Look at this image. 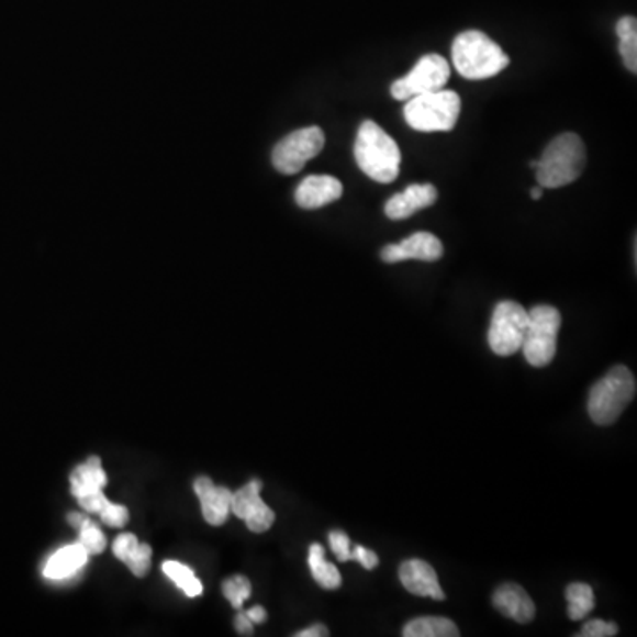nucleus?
<instances>
[{
    "label": "nucleus",
    "mask_w": 637,
    "mask_h": 637,
    "mask_svg": "<svg viewBox=\"0 0 637 637\" xmlns=\"http://www.w3.org/2000/svg\"><path fill=\"white\" fill-rule=\"evenodd\" d=\"M586 165V149L584 142L575 133H563L546 147L540 159L532 161L533 169L537 170L538 187H567L578 181Z\"/></svg>",
    "instance_id": "nucleus-1"
},
{
    "label": "nucleus",
    "mask_w": 637,
    "mask_h": 637,
    "mask_svg": "<svg viewBox=\"0 0 637 637\" xmlns=\"http://www.w3.org/2000/svg\"><path fill=\"white\" fill-rule=\"evenodd\" d=\"M356 164L373 181H395L401 172L402 155L396 142L378 123L365 121L355 142Z\"/></svg>",
    "instance_id": "nucleus-2"
},
{
    "label": "nucleus",
    "mask_w": 637,
    "mask_h": 637,
    "mask_svg": "<svg viewBox=\"0 0 637 637\" xmlns=\"http://www.w3.org/2000/svg\"><path fill=\"white\" fill-rule=\"evenodd\" d=\"M451 60L460 77L468 80L496 77L510 64L503 48L480 31L460 32L451 45Z\"/></svg>",
    "instance_id": "nucleus-3"
},
{
    "label": "nucleus",
    "mask_w": 637,
    "mask_h": 637,
    "mask_svg": "<svg viewBox=\"0 0 637 637\" xmlns=\"http://www.w3.org/2000/svg\"><path fill=\"white\" fill-rule=\"evenodd\" d=\"M636 396V378L624 367L616 365L596 381L588 396V413L596 425L615 424L627 405Z\"/></svg>",
    "instance_id": "nucleus-4"
},
{
    "label": "nucleus",
    "mask_w": 637,
    "mask_h": 637,
    "mask_svg": "<svg viewBox=\"0 0 637 637\" xmlns=\"http://www.w3.org/2000/svg\"><path fill=\"white\" fill-rule=\"evenodd\" d=\"M462 103L457 92L442 91L414 96L404 107L405 123L422 133L450 132L460 118Z\"/></svg>",
    "instance_id": "nucleus-5"
},
{
    "label": "nucleus",
    "mask_w": 637,
    "mask_h": 637,
    "mask_svg": "<svg viewBox=\"0 0 637 637\" xmlns=\"http://www.w3.org/2000/svg\"><path fill=\"white\" fill-rule=\"evenodd\" d=\"M560 328V310L551 305H538L529 310L528 329L521 349L532 367H547L555 360Z\"/></svg>",
    "instance_id": "nucleus-6"
},
{
    "label": "nucleus",
    "mask_w": 637,
    "mask_h": 637,
    "mask_svg": "<svg viewBox=\"0 0 637 637\" xmlns=\"http://www.w3.org/2000/svg\"><path fill=\"white\" fill-rule=\"evenodd\" d=\"M528 329V310L517 301H500L492 312L488 340L492 353L512 356L523 347Z\"/></svg>",
    "instance_id": "nucleus-7"
},
{
    "label": "nucleus",
    "mask_w": 637,
    "mask_h": 637,
    "mask_svg": "<svg viewBox=\"0 0 637 637\" xmlns=\"http://www.w3.org/2000/svg\"><path fill=\"white\" fill-rule=\"evenodd\" d=\"M450 80V64L437 54L424 55L410 74L399 78L390 87L393 98L407 101L414 96L442 91Z\"/></svg>",
    "instance_id": "nucleus-8"
},
{
    "label": "nucleus",
    "mask_w": 637,
    "mask_h": 637,
    "mask_svg": "<svg viewBox=\"0 0 637 637\" xmlns=\"http://www.w3.org/2000/svg\"><path fill=\"white\" fill-rule=\"evenodd\" d=\"M324 133L318 126L301 127L297 132L289 133L287 137L278 142L275 146L273 159L275 169L286 176L303 170L310 159L323 150Z\"/></svg>",
    "instance_id": "nucleus-9"
},
{
    "label": "nucleus",
    "mask_w": 637,
    "mask_h": 637,
    "mask_svg": "<svg viewBox=\"0 0 637 637\" xmlns=\"http://www.w3.org/2000/svg\"><path fill=\"white\" fill-rule=\"evenodd\" d=\"M260 489H262V482L252 480L250 483H246L245 488L233 492V503H231V512L245 521L248 529L254 533L268 532L275 523V512L260 498Z\"/></svg>",
    "instance_id": "nucleus-10"
},
{
    "label": "nucleus",
    "mask_w": 637,
    "mask_h": 637,
    "mask_svg": "<svg viewBox=\"0 0 637 637\" xmlns=\"http://www.w3.org/2000/svg\"><path fill=\"white\" fill-rule=\"evenodd\" d=\"M443 257V243L431 233H414L396 245H387L381 250V259L387 265H396L404 260H425L434 262Z\"/></svg>",
    "instance_id": "nucleus-11"
},
{
    "label": "nucleus",
    "mask_w": 637,
    "mask_h": 637,
    "mask_svg": "<svg viewBox=\"0 0 637 637\" xmlns=\"http://www.w3.org/2000/svg\"><path fill=\"white\" fill-rule=\"evenodd\" d=\"M399 579H401L402 586L413 595L425 596V599H433V601L445 599V592L439 584L436 570L427 561L416 560V558L404 561L399 569Z\"/></svg>",
    "instance_id": "nucleus-12"
},
{
    "label": "nucleus",
    "mask_w": 637,
    "mask_h": 637,
    "mask_svg": "<svg viewBox=\"0 0 637 637\" xmlns=\"http://www.w3.org/2000/svg\"><path fill=\"white\" fill-rule=\"evenodd\" d=\"M342 193H344V187H342V182L337 178H333V176H309V178L300 182V187L294 193V199H297V204L303 210H318V208H324V205L338 201Z\"/></svg>",
    "instance_id": "nucleus-13"
},
{
    "label": "nucleus",
    "mask_w": 637,
    "mask_h": 637,
    "mask_svg": "<svg viewBox=\"0 0 637 637\" xmlns=\"http://www.w3.org/2000/svg\"><path fill=\"white\" fill-rule=\"evenodd\" d=\"M437 190L434 185H410L401 193L395 195L384 205V213L388 219L407 220L413 216L416 211L427 210L436 202Z\"/></svg>",
    "instance_id": "nucleus-14"
},
{
    "label": "nucleus",
    "mask_w": 637,
    "mask_h": 637,
    "mask_svg": "<svg viewBox=\"0 0 637 637\" xmlns=\"http://www.w3.org/2000/svg\"><path fill=\"white\" fill-rule=\"evenodd\" d=\"M197 496L201 500L202 514L211 526H222L231 514V503H233V492L227 488H216L213 480L208 477L197 478Z\"/></svg>",
    "instance_id": "nucleus-15"
},
{
    "label": "nucleus",
    "mask_w": 637,
    "mask_h": 637,
    "mask_svg": "<svg viewBox=\"0 0 637 637\" xmlns=\"http://www.w3.org/2000/svg\"><path fill=\"white\" fill-rule=\"evenodd\" d=\"M492 604L501 615L514 619L517 624H529L537 613L532 596L523 586L514 583L501 584L492 595Z\"/></svg>",
    "instance_id": "nucleus-16"
},
{
    "label": "nucleus",
    "mask_w": 637,
    "mask_h": 637,
    "mask_svg": "<svg viewBox=\"0 0 637 637\" xmlns=\"http://www.w3.org/2000/svg\"><path fill=\"white\" fill-rule=\"evenodd\" d=\"M87 560H89V552L83 549L80 541L69 544L51 556V560L46 561L43 569V575L54 581H63L80 572L86 567Z\"/></svg>",
    "instance_id": "nucleus-17"
},
{
    "label": "nucleus",
    "mask_w": 637,
    "mask_h": 637,
    "mask_svg": "<svg viewBox=\"0 0 637 637\" xmlns=\"http://www.w3.org/2000/svg\"><path fill=\"white\" fill-rule=\"evenodd\" d=\"M69 480H71V492L77 500L91 492L103 491L107 485V474L101 468L100 457L87 459L86 465L75 469Z\"/></svg>",
    "instance_id": "nucleus-18"
},
{
    "label": "nucleus",
    "mask_w": 637,
    "mask_h": 637,
    "mask_svg": "<svg viewBox=\"0 0 637 637\" xmlns=\"http://www.w3.org/2000/svg\"><path fill=\"white\" fill-rule=\"evenodd\" d=\"M459 634L457 625L443 616H422V618L411 619L402 630V636L405 637H457Z\"/></svg>",
    "instance_id": "nucleus-19"
},
{
    "label": "nucleus",
    "mask_w": 637,
    "mask_h": 637,
    "mask_svg": "<svg viewBox=\"0 0 637 637\" xmlns=\"http://www.w3.org/2000/svg\"><path fill=\"white\" fill-rule=\"evenodd\" d=\"M309 567L315 581H317L324 590H337V588H340V572H338L335 565L326 561V558H324L323 546H318V544H312V546H310Z\"/></svg>",
    "instance_id": "nucleus-20"
},
{
    "label": "nucleus",
    "mask_w": 637,
    "mask_h": 637,
    "mask_svg": "<svg viewBox=\"0 0 637 637\" xmlns=\"http://www.w3.org/2000/svg\"><path fill=\"white\" fill-rule=\"evenodd\" d=\"M616 34L619 37V54L624 57L628 71L637 74V20L624 16L616 23Z\"/></svg>",
    "instance_id": "nucleus-21"
},
{
    "label": "nucleus",
    "mask_w": 637,
    "mask_h": 637,
    "mask_svg": "<svg viewBox=\"0 0 637 637\" xmlns=\"http://www.w3.org/2000/svg\"><path fill=\"white\" fill-rule=\"evenodd\" d=\"M567 602H569V618L573 622L583 619L588 613H592L595 607V595H593L592 586L584 583H572L565 592Z\"/></svg>",
    "instance_id": "nucleus-22"
},
{
    "label": "nucleus",
    "mask_w": 637,
    "mask_h": 637,
    "mask_svg": "<svg viewBox=\"0 0 637 637\" xmlns=\"http://www.w3.org/2000/svg\"><path fill=\"white\" fill-rule=\"evenodd\" d=\"M164 572L181 588L188 596H199L202 593V583L195 578L193 570L178 561H165Z\"/></svg>",
    "instance_id": "nucleus-23"
},
{
    "label": "nucleus",
    "mask_w": 637,
    "mask_h": 637,
    "mask_svg": "<svg viewBox=\"0 0 637 637\" xmlns=\"http://www.w3.org/2000/svg\"><path fill=\"white\" fill-rule=\"evenodd\" d=\"M223 595L227 599L233 607L242 610L246 599H250L252 584L245 575H234L223 583Z\"/></svg>",
    "instance_id": "nucleus-24"
},
{
    "label": "nucleus",
    "mask_w": 637,
    "mask_h": 637,
    "mask_svg": "<svg viewBox=\"0 0 637 637\" xmlns=\"http://www.w3.org/2000/svg\"><path fill=\"white\" fill-rule=\"evenodd\" d=\"M80 532V544H82L83 549L91 555H101L105 551L107 538L98 526L92 523L91 519H87L86 523L78 528Z\"/></svg>",
    "instance_id": "nucleus-25"
},
{
    "label": "nucleus",
    "mask_w": 637,
    "mask_h": 637,
    "mask_svg": "<svg viewBox=\"0 0 637 637\" xmlns=\"http://www.w3.org/2000/svg\"><path fill=\"white\" fill-rule=\"evenodd\" d=\"M150 556H153V549H150L147 544H138V546L135 547V551L127 556V560L124 561V563L130 567V570H132L137 578H144L150 569Z\"/></svg>",
    "instance_id": "nucleus-26"
},
{
    "label": "nucleus",
    "mask_w": 637,
    "mask_h": 637,
    "mask_svg": "<svg viewBox=\"0 0 637 637\" xmlns=\"http://www.w3.org/2000/svg\"><path fill=\"white\" fill-rule=\"evenodd\" d=\"M98 515L110 528H123L124 524L127 523V517H130L126 506L115 505V503H110V501Z\"/></svg>",
    "instance_id": "nucleus-27"
},
{
    "label": "nucleus",
    "mask_w": 637,
    "mask_h": 637,
    "mask_svg": "<svg viewBox=\"0 0 637 637\" xmlns=\"http://www.w3.org/2000/svg\"><path fill=\"white\" fill-rule=\"evenodd\" d=\"M618 634V627L616 624H611V622H604V619H590L581 628V633L578 636L581 637H611Z\"/></svg>",
    "instance_id": "nucleus-28"
},
{
    "label": "nucleus",
    "mask_w": 637,
    "mask_h": 637,
    "mask_svg": "<svg viewBox=\"0 0 637 637\" xmlns=\"http://www.w3.org/2000/svg\"><path fill=\"white\" fill-rule=\"evenodd\" d=\"M328 540L329 546H332V551L335 552L338 560H353V556H350V540L346 533L340 532V529H335V532L329 533Z\"/></svg>",
    "instance_id": "nucleus-29"
},
{
    "label": "nucleus",
    "mask_w": 637,
    "mask_h": 637,
    "mask_svg": "<svg viewBox=\"0 0 637 637\" xmlns=\"http://www.w3.org/2000/svg\"><path fill=\"white\" fill-rule=\"evenodd\" d=\"M138 546V540L132 533H123L119 535L114 541V555L118 556L119 560L126 561L127 556L135 551V547Z\"/></svg>",
    "instance_id": "nucleus-30"
},
{
    "label": "nucleus",
    "mask_w": 637,
    "mask_h": 637,
    "mask_svg": "<svg viewBox=\"0 0 637 637\" xmlns=\"http://www.w3.org/2000/svg\"><path fill=\"white\" fill-rule=\"evenodd\" d=\"M78 503H80V506H82L86 512H89V514H100L101 510H103V506L109 503V500H107L103 491H98L91 492V494H86V496L78 498Z\"/></svg>",
    "instance_id": "nucleus-31"
},
{
    "label": "nucleus",
    "mask_w": 637,
    "mask_h": 637,
    "mask_svg": "<svg viewBox=\"0 0 637 637\" xmlns=\"http://www.w3.org/2000/svg\"><path fill=\"white\" fill-rule=\"evenodd\" d=\"M350 556H353V560L358 561V563L367 570H373L379 565L378 555L364 546H356L355 549L350 551Z\"/></svg>",
    "instance_id": "nucleus-32"
},
{
    "label": "nucleus",
    "mask_w": 637,
    "mask_h": 637,
    "mask_svg": "<svg viewBox=\"0 0 637 637\" xmlns=\"http://www.w3.org/2000/svg\"><path fill=\"white\" fill-rule=\"evenodd\" d=\"M234 625H236V630L242 634V636H252V634H254V624H252L250 618H248L245 613H239V615L236 616Z\"/></svg>",
    "instance_id": "nucleus-33"
},
{
    "label": "nucleus",
    "mask_w": 637,
    "mask_h": 637,
    "mask_svg": "<svg viewBox=\"0 0 637 637\" xmlns=\"http://www.w3.org/2000/svg\"><path fill=\"white\" fill-rule=\"evenodd\" d=\"M245 615L250 618L252 624H265L266 619H268V613L260 605H255L252 610L246 611Z\"/></svg>",
    "instance_id": "nucleus-34"
},
{
    "label": "nucleus",
    "mask_w": 637,
    "mask_h": 637,
    "mask_svg": "<svg viewBox=\"0 0 637 637\" xmlns=\"http://www.w3.org/2000/svg\"><path fill=\"white\" fill-rule=\"evenodd\" d=\"M328 634V628L324 627V625H312V627L298 633L297 637H326Z\"/></svg>",
    "instance_id": "nucleus-35"
},
{
    "label": "nucleus",
    "mask_w": 637,
    "mask_h": 637,
    "mask_svg": "<svg viewBox=\"0 0 637 637\" xmlns=\"http://www.w3.org/2000/svg\"><path fill=\"white\" fill-rule=\"evenodd\" d=\"M89 519V517H86V515L82 514H69L68 515V523L71 524V526H74V528H80V526H82L83 523H86V521Z\"/></svg>",
    "instance_id": "nucleus-36"
},
{
    "label": "nucleus",
    "mask_w": 637,
    "mask_h": 637,
    "mask_svg": "<svg viewBox=\"0 0 637 637\" xmlns=\"http://www.w3.org/2000/svg\"><path fill=\"white\" fill-rule=\"evenodd\" d=\"M541 191H544V188L541 187H537V188H532V197L533 199H540L541 197Z\"/></svg>",
    "instance_id": "nucleus-37"
}]
</instances>
